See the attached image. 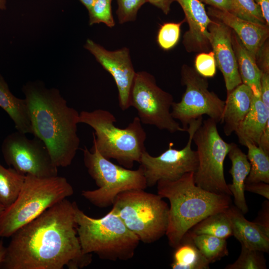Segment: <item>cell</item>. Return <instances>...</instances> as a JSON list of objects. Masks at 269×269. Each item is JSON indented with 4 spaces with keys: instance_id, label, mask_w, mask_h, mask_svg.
Listing matches in <instances>:
<instances>
[{
    "instance_id": "277c9868",
    "label": "cell",
    "mask_w": 269,
    "mask_h": 269,
    "mask_svg": "<svg viewBox=\"0 0 269 269\" xmlns=\"http://www.w3.org/2000/svg\"><path fill=\"white\" fill-rule=\"evenodd\" d=\"M74 220L84 254L94 253L110 261H127L134 256L140 241L111 210L103 217L94 218L74 202Z\"/></svg>"
},
{
    "instance_id": "30bf717a",
    "label": "cell",
    "mask_w": 269,
    "mask_h": 269,
    "mask_svg": "<svg viewBox=\"0 0 269 269\" xmlns=\"http://www.w3.org/2000/svg\"><path fill=\"white\" fill-rule=\"evenodd\" d=\"M172 95L160 88L149 73L136 72L130 97V105L134 108L142 124L155 126L170 133L186 132L172 117L170 108Z\"/></svg>"
},
{
    "instance_id": "5bb4252c",
    "label": "cell",
    "mask_w": 269,
    "mask_h": 269,
    "mask_svg": "<svg viewBox=\"0 0 269 269\" xmlns=\"http://www.w3.org/2000/svg\"><path fill=\"white\" fill-rule=\"evenodd\" d=\"M102 67L113 77L118 91L120 108L126 111L130 107V97L136 72L130 50L127 47L110 51L90 39L84 46Z\"/></svg>"
},
{
    "instance_id": "7a4b0ae2",
    "label": "cell",
    "mask_w": 269,
    "mask_h": 269,
    "mask_svg": "<svg viewBox=\"0 0 269 269\" xmlns=\"http://www.w3.org/2000/svg\"><path fill=\"white\" fill-rule=\"evenodd\" d=\"M22 91L29 108L33 135L44 143L58 168L69 166L80 145L79 113L68 105L58 89L47 88L41 82L27 83Z\"/></svg>"
},
{
    "instance_id": "8fae6325",
    "label": "cell",
    "mask_w": 269,
    "mask_h": 269,
    "mask_svg": "<svg viewBox=\"0 0 269 269\" xmlns=\"http://www.w3.org/2000/svg\"><path fill=\"white\" fill-rule=\"evenodd\" d=\"M181 82L185 90L179 102H173L171 114L186 131L190 122L203 115H207L217 123L221 122L225 101L209 90L206 78L195 69L183 65Z\"/></svg>"
},
{
    "instance_id": "e575fe53",
    "label": "cell",
    "mask_w": 269,
    "mask_h": 269,
    "mask_svg": "<svg viewBox=\"0 0 269 269\" xmlns=\"http://www.w3.org/2000/svg\"><path fill=\"white\" fill-rule=\"evenodd\" d=\"M258 66L262 73H269V44L268 39L262 46L256 57Z\"/></svg>"
},
{
    "instance_id": "ab89813d",
    "label": "cell",
    "mask_w": 269,
    "mask_h": 269,
    "mask_svg": "<svg viewBox=\"0 0 269 269\" xmlns=\"http://www.w3.org/2000/svg\"><path fill=\"white\" fill-rule=\"evenodd\" d=\"M258 146L265 152L269 153V124L267 125L263 131Z\"/></svg>"
},
{
    "instance_id": "ffe728a7",
    "label": "cell",
    "mask_w": 269,
    "mask_h": 269,
    "mask_svg": "<svg viewBox=\"0 0 269 269\" xmlns=\"http://www.w3.org/2000/svg\"><path fill=\"white\" fill-rule=\"evenodd\" d=\"M232 163L229 170L232 182L228 184V188L234 197L235 206L244 214L248 211L245 197V184L250 171V164L246 154L235 143L232 142L228 154Z\"/></svg>"
},
{
    "instance_id": "484cf974",
    "label": "cell",
    "mask_w": 269,
    "mask_h": 269,
    "mask_svg": "<svg viewBox=\"0 0 269 269\" xmlns=\"http://www.w3.org/2000/svg\"><path fill=\"white\" fill-rule=\"evenodd\" d=\"M188 231L194 234H207L225 239L233 236L231 222L225 210L209 215Z\"/></svg>"
},
{
    "instance_id": "7402d4cb",
    "label": "cell",
    "mask_w": 269,
    "mask_h": 269,
    "mask_svg": "<svg viewBox=\"0 0 269 269\" xmlns=\"http://www.w3.org/2000/svg\"><path fill=\"white\" fill-rule=\"evenodd\" d=\"M0 107L11 119L17 131L33 134L29 110L26 99L15 97L0 74Z\"/></svg>"
},
{
    "instance_id": "5b68a950",
    "label": "cell",
    "mask_w": 269,
    "mask_h": 269,
    "mask_svg": "<svg viewBox=\"0 0 269 269\" xmlns=\"http://www.w3.org/2000/svg\"><path fill=\"white\" fill-rule=\"evenodd\" d=\"M116 122L115 116L108 110L99 109L79 113V123L87 124L94 130L93 146L100 154L131 169L146 150V134L137 116L125 128L117 127Z\"/></svg>"
},
{
    "instance_id": "ba28073f",
    "label": "cell",
    "mask_w": 269,
    "mask_h": 269,
    "mask_svg": "<svg viewBox=\"0 0 269 269\" xmlns=\"http://www.w3.org/2000/svg\"><path fill=\"white\" fill-rule=\"evenodd\" d=\"M83 152L84 165L98 188L83 190L81 195L94 206L108 207L120 193L147 187L140 167L131 170L117 165L101 155L93 146L91 150L85 146Z\"/></svg>"
},
{
    "instance_id": "836d02e7",
    "label": "cell",
    "mask_w": 269,
    "mask_h": 269,
    "mask_svg": "<svg viewBox=\"0 0 269 269\" xmlns=\"http://www.w3.org/2000/svg\"><path fill=\"white\" fill-rule=\"evenodd\" d=\"M216 63L213 51L202 52L195 60V68L197 72L205 77H213L216 73Z\"/></svg>"
},
{
    "instance_id": "f6af8a7d",
    "label": "cell",
    "mask_w": 269,
    "mask_h": 269,
    "mask_svg": "<svg viewBox=\"0 0 269 269\" xmlns=\"http://www.w3.org/2000/svg\"><path fill=\"white\" fill-rule=\"evenodd\" d=\"M6 0H0V10H3L6 8Z\"/></svg>"
},
{
    "instance_id": "f35d334b",
    "label": "cell",
    "mask_w": 269,
    "mask_h": 269,
    "mask_svg": "<svg viewBox=\"0 0 269 269\" xmlns=\"http://www.w3.org/2000/svg\"><path fill=\"white\" fill-rule=\"evenodd\" d=\"M145 1L146 2H149L159 8L165 14L167 15L170 11L171 4L175 0H145Z\"/></svg>"
},
{
    "instance_id": "3957f363",
    "label": "cell",
    "mask_w": 269,
    "mask_h": 269,
    "mask_svg": "<svg viewBox=\"0 0 269 269\" xmlns=\"http://www.w3.org/2000/svg\"><path fill=\"white\" fill-rule=\"evenodd\" d=\"M156 185L157 194L170 203L165 235L169 245L174 248L194 225L232 204L231 196L210 192L196 185L194 172L185 173L174 181L159 180Z\"/></svg>"
},
{
    "instance_id": "d590c367",
    "label": "cell",
    "mask_w": 269,
    "mask_h": 269,
    "mask_svg": "<svg viewBox=\"0 0 269 269\" xmlns=\"http://www.w3.org/2000/svg\"><path fill=\"white\" fill-rule=\"evenodd\" d=\"M245 191L260 195L269 199V184L263 182L245 184Z\"/></svg>"
},
{
    "instance_id": "6da1fadb",
    "label": "cell",
    "mask_w": 269,
    "mask_h": 269,
    "mask_svg": "<svg viewBox=\"0 0 269 269\" xmlns=\"http://www.w3.org/2000/svg\"><path fill=\"white\" fill-rule=\"evenodd\" d=\"M10 237L0 269H80L92 261V254L82 251L74 220V202L67 198Z\"/></svg>"
},
{
    "instance_id": "ac0fdd59",
    "label": "cell",
    "mask_w": 269,
    "mask_h": 269,
    "mask_svg": "<svg viewBox=\"0 0 269 269\" xmlns=\"http://www.w3.org/2000/svg\"><path fill=\"white\" fill-rule=\"evenodd\" d=\"M231 224L233 236L241 245L263 253L269 252V228L247 220L235 206L225 210Z\"/></svg>"
},
{
    "instance_id": "f546056e",
    "label": "cell",
    "mask_w": 269,
    "mask_h": 269,
    "mask_svg": "<svg viewBox=\"0 0 269 269\" xmlns=\"http://www.w3.org/2000/svg\"><path fill=\"white\" fill-rule=\"evenodd\" d=\"M231 0L232 9L230 13L248 21L266 24L260 7L254 0Z\"/></svg>"
},
{
    "instance_id": "ee69618b",
    "label": "cell",
    "mask_w": 269,
    "mask_h": 269,
    "mask_svg": "<svg viewBox=\"0 0 269 269\" xmlns=\"http://www.w3.org/2000/svg\"><path fill=\"white\" fill-rule=\"evenodd\" d=\"M79 1L85 6L89 10L92 7L95 0H79Z\"/></svg>"
},
{
    "instance_id": "4dcf8cb0",
    "label": "cell",
    "mask_w": 269,
    "mask_h": 269,
    "mask_svg": "<svg viewBox=\"0 0 269 269\" xmlns=\"http://www.w3.org/2000/svg\"><path fill=\"white\" fill-rule=\"evenodd\" d=\"M185 21L184 18L179 22H165L160 26L156 40L161 49L169 50L177 44L180 36L181 26Z\"/></svg>"
},
{
    "instance_id": "d4e9b609",
    "label": "cell",
    "mask_w": 269,
    "mask_h": 269,
    "mask_svg": "<svg viewBox=\"0 0 269 269\" xmlns=\"http://www.w3.org/2000/svg\"><path fill=\"white\" fill-rule=\"evenodd\" d=\"M244 146L248 148L247 156L251 166L245 183H269V153L250 142H246Z\"/></svg>"
},
{
    "instance_id": "b9f144b4",
    "label": "cell",
    "mask_w": 269,
    "mask_h": 269,
    "mask_svg": "<svg viewBox=\"0 0 269 269\" xmlns=\"http://www.w3.org/2000/svg\"><path fill=\"white\" fill-rule=\"evenodd\" d=\"M260 7L266 24L269 26V0H254Z\"/></svg>"
},
{
    "instance_id": "74e56055",
    "label": "cell",
    "mask_w": 269,
    "mask_h": 269,
    "mask_svg": "<svg viewBox=\"0 0 269 269\" xmlns=\"http://www.w3.org/2000/svg\"><path fill=\"white\" fill-rule=\"evenodd\" d=\"M202 3L211 7L231 12L232 9L231 0H199Z\"/></svg>"
},
{
    "instance_id": "4316f807",
    "label": "cell",
    "mask_w": 269,
    "mask_h": 269,
    "mask_svg": "<svg viewBox=\"0 0 269 269\" xmlns=\"http://www.w3.org/2000/svg\"><path fill=\"white\" fill-rule=\"evenodd\" d=\"M25 176L13 168H6L0 163V203L5 208L17 198Z\"/></svg>"
},
{
    "instance_id": "d6a6232c",
    "label": "cell",
    "mask_w": 269,
    "mask_h": 269,
    "mask_svg": "<svg viewBox=\"0 0 269 269\" xmlns=\"http://www.w3.org/2000/svg\"><path fill=\"white\" fill-rule=\"evenodd\" d=\"M116 14L119 23L134 21L140 8L146 3L145 0H117Z\"/></svg>"
},
{
    "instance_id": "44dd1931",
    "label": "cell",
    "mask_w": 269,
    "mask_h": 269,
    "mask_svg": "<svg viewBox=\"0 0 269 269\" xmlns=\"http://www.w3.org/2000/svg\"><path fill=\"white\" fill-rule=\"evenodd\" d=\"M269 124V109H267L261 97L253 95L251 109L240 123L235 133L239 142L244 145L246 142L259 145L260 137Z\"/></svg>"
},
{
    "instance_id": "8d00e7d4",
    "label": "cell",
    "mask_w": 269,
    "mask_h": 269,
    "mask_svg": "<svg viewBox=\"0 0 269 269\" xmlns=\"http://www.w3.org/2000/svg\"><path fill=\"white\" fill-rule=\"evenodd\" d=\"M261 98L266 108L269 109V73H262L261 79Z\"/></svg>"
},
{
    "instance_id": "8992f818",
    "label": "cell",
    "mask_w": 269,
    "mask_h": 269,
    "mask_svg": "<svg viewBox=\"0 0 269 269\" xmlns=\"http://www.w3.org/2000/svg\"><path fill=\"white\" fill-rule=\"evenodd\" d=\"M73 193L72 186L64 177L25 175L17 198L0 215V237H10L47 209Z\"/></svg>"
},
{
    "instance_id": "bcb514c9",
    "label": "cell",
    "mask_w": 269,
    "mask_h": 269,
    "mask_svg": "<svg viewBox=\"0 0 269 269\" xmlns=\"http://www.w3.org/2000/svg\"><path fill=\"white\" fill-rule=\"evenodd\" d=\"M5 208L0 203V215L3 212Z\"/></svg>"
},
{
    "instance_id": "d6986e66",
    "label": "cell",
    "mask_w": 269,
    "mask_h": 269,
    "mask_svg": "<svg viewBox=\"0 0 269 269\" xmlns=\"http://www.w3.org/2000/svg\"><path fill=\"white\" fill-rule=\"evenodd\" d=\"M253 95L250 88L242 83L227 93L221 121L226 136L235 132L249 113Z\"/></svg>"
},
{
    "instance_id": "9a60e30c",
    "label": "cell",
    "mask_w": 269,
    "mask_h": 269,
    "mask_svg": "<svg viewBox=\"0 0 269 269\" xmlns=\"http://www.w3.org/2000/svg\"><path fill=\"white\" fill-rule=\"evenodd\" d=\"M212 19L208 27L209 43L229 93L242 83L232 43V29L216 19Z\"/></svg>"
},
{
    "instance_id": "4fadbf2b",
    "label": "cell",
    "mask_w": 269,
    "mask_h": 269,
    "mask_svg": "<svg viewBox=\"0 0 269 269\" xmlns=\"http://www.w3.org/2000/svg\"><path fill=\"white\" fill-rule=\"evenodd\" d=\"M16 131L3 139L1 151L6 163L24 175L38 177L58 175V167L54 163L44 143L34 136Z\"/></svg>"
},
{
    "instance_id": "2e32d148",
    "label": "cell",
    "mask_w": 269,
    "mask_h": 269,
    "mask_svg": "<svg viewBox=\"0 0 269 269\" xmlns=\"http://www.w3.org/2000/svg\"><path fill=\"white\" fill-rule=\"evenodd\" d=\"M181 6L189 29L184 36L183 44L189 52H205L210 47L208 25L212 22L204 5L199 0H175Z\"/></svg>"
},
{
    "instance_id": "7c38bea8",
    "label": "cell",
    "mask_w": 269,
    "mask_h": 269,
    "mask_svg": "<svg viewBox=\"0 0 269 269\" xmlns=\"http://www.w3.org/2000/svg\"><path fill=\"white\" fill-rule=\"evenodd\" d=\"M203 122L202 117L192 121L186 132L188 142L181 149L173 148L170 142L168 148L157 156H153L144 151L138 162L143 172L147 187H152L160 180L174 181L187 173L195 172L198 164L196 150L192 149L193 136Z\"/></svg>"
},
{
    "instance_id": "83f0119b",
    "label": "cell",
    "mask_w": 269,
    "mask_h": 269,
    "mask_svg": "<svg viewBox=\"0 0 269 269\" xmlns=\"http://www.w3.org/2000/svg\"><path fill=\"white\" fill-rule=\"evenodd\" d=\"M187 233L209 264L228 255L226 239L207 234H194L189 231Z\"/></svg>"
},
{
    "instance_id": "603a6c76",
    "label": "cell",
    "mask_w": 269,
    "mask_h": 269,
    "mask_svg": "<svg viewBox=\"0 0 269 269\" xmlns=\"http://www.w3.org/2000/svg\"><path fill=\"white\" fill-rule=\"evenodd\" d=\"M231 36L242 83L250 88L255 96L260 97L262 72L257 65L256 59L245 47L233 30Z\"/></svg>"
},
{
    "instance_id": "e0dca14e",
    "label": "cell",
    "mask_w": 269,
    "mask_h": 269,
    "mask_svg": "<svg viewBox=\"0 0 269 269\" xmlns=\"http://www.w3.org/2000/svg\"><path fill=\"white\" fill-rule=\"evenodd\" d=\"M207 14L233 30L245 47L256 59L269 36V26L241 18L229 11L208 7Z\"/></svg>"
},
{
    "instance_id": "9c48e42d",
    "label": "cell",
    "mask_w": 269,
    "mask_h": 269,
    "mask_svg": "<svg viewBox=\"0 0 269 269\" xmlns=\"http://www.w3.org/2000/svg\"><path fill=\"white\" fill-rule=\"evenodd\" d=\"M217 124L211 118L205 120L193 134L198 159L194 180L196 185L209 192L232 196L224 170V160L232 142L228 143L222 138Z\"/></svg>"
},
{
    "instance_id": "60d3db41",
    "label": "cell",
    "mask_w": 269,
    "mask_h": 269,
    "mask_svg": "<svg viewBox=\"0 0 269 269\" xmlns=\"http://www.w3.org/2000/svg\"><path fill=\"white\" fill-rule=\"evenodd\" d=\"M269 202L268 201H266L264 203L263 208L260 213V216H259V219L261 220L256 222L265 226L267 228H269Z\"/></svg>"
},
{
    "instance_id": "1f68e13d",
    "label": "cell",
    "mask_w": 269,
    "mask_h": 269,
    "mask_svg": "<svg viewBox=\"0 0 269 269\" xmlns=\"http://www.w3.org/2000/svg\"><path fill=\"white\" fill-rule=\"evenodd\" d=\"M112 0H95L92 7L88 10L89 25L103 23L112 28L115 22L112 11Z\"/></svg>"
},
{
    "instance_id": "52a82bcc",
    "label": "cell",
    "mask_w": 269,
    "mask_h": 269,
    "mask_svg": "<svg viewBox=\"0 0 269 269\" xmlns=\"http://www.w3.org/2000/svg\"><path fill=\"white\" fill-rule=\"evenodd\" d=\"M111 210L126 226L145 244H150L165 235L169 207L158 194L133 189L119 194Z\"/></svg>"
},
{
    "instance_id": "f1b7e54d",
    "label": "cell",
    "mask_w": 269,
    "mask_h": 269,
    "mask_svg": "<svg viewBox=\"0 0 269 269\" xmlns=\"http://www.w3.org/2000/svg\"><path fill=\"white\" fill-rule=\"evenodd\" d=\"M242 246L241 254L233 264L226 269H266V260L262 252Z\"/></svg>"
},
{
    "instance_id": "cb8c5ba5",
    "label": "cell",
    "mask_w": 269,
    "mask_h": 269,
    "mask_svg": "<svg viewBox=\"0 0 269 269\" xmlns=\"http://www.w3.org/2000/svg\"><path fill=\"white\" fill-rule=\"evenodd\" d=\"M173 269H209V263L204 257L186 233L180 244L175 248Z\"/></svg>"
},
{
    "instance_id": "7bdbcfd3",
    "label": "cell",
    "mask_w": 269,
    "mask_h": 269,
    "mask_svg": "<svg viewBox=\"0 0 269 269\" xmlns=\"http://www.w3.org/2000/svg\"><path fill=\"white\" fill-rule=\"evenodd\" d=\"M6 250V247L4 246L3 241L0 240V266L4 259Z\"/></svg>"
}]
</instances>
